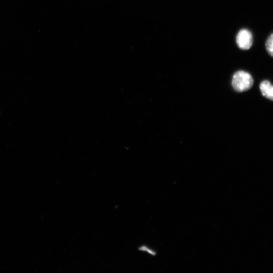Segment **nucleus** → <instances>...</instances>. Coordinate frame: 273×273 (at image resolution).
<instances>
[{
	"instance_id": "obj_1",
	"label": "nucleus",
	"mask_w": 273,
	"mask_h": 273,
	"mask_svg": "<svg viewBox=\"0 0 273 273\" xmlns=\"http://www.w3.org/2000/svg\"><path fill=\"white\" fill-rule=\"evenodd\" d=\"M253 84V77L251 75L246 72H237L233 76L232 85L237 92H245L251 89Z\"/></svg>"
},
{
	"instance_id": "obj_2",
	"label": "nucleus",
	"mask_w": 273,
	"mask_h": 273,
	"mask_svg": "<svg viewBox=\"0 0 273 273\" xmlns=\"http://www.w3.org/2000/svg\"><path fill=\"white\" fill-rule=\"evenodd\" d=\"M236 43L239 48L242 50H248L251 48L253 43L251 32L243 29L238 32L236 37Z\"/></svg>"
},
{
	"instance_id": "obj_3",
	"label": "nucleus",
	"mask_w": 273,
	"mask_h": 273,
	"mask_svg": "<svg viewBox=\"0 0 273 273\" xmlns=\"http://www.w3.org/2000/svg\"><path fill=\"white\" fill-rule=\"evenodd\" d=\"M261 94L266 98L273 101V86L268 81L261 82L259 85Z\"/></svg>"
},
{
	"instance_id": "obj_4",
	"label": "nucleus",
	"mask_w": 273,
	"mask_h": 273,
	"mask_svg": "<svg viewBox=\"0 0 273 273\" xmlns=\"http://www.w3.org/2000/svg\"><path fill=\"white\" fill-rule=\"evenodd\" d=\"M266 48L268 53L273 58V33L271 34L267 39Z\"/></svg>"
}]
</instances>
